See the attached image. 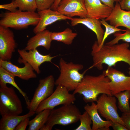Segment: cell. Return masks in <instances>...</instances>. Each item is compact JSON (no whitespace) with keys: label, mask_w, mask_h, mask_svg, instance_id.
I'll return each mask as SVG.
<instances>
[{"label":"cell","mask_w":130,"mask_h":130,"mask_svg":"<svg viewBox=\"0 0 130 130\" xmlns=\"http://www.w3.org/2000/svg\"><path fill=\"white\" fill-rule=\"evenodd\" d=\"M35 112L29 111L22 116L11 115L2 116L0 120V130H14L19 124L25 118L30 117Z\"/></svg>","instance_id":"44dd1931"},{"label":"cell","mask_w":130,"mask_h":130,"mask_svg":"<svg viewBox=\"0 0 130 130\" xmlns=\"http://www.w3.org/2000/svg\"><path fill=\"white\" fill-rule=\"evenodd\" d=\"M81 114L73 104L63 105L51 110L46 123L40 130H51L57 124L66 126L75 123L79 120Z\"/></svg>","instance_id":"3957f363"},{"label":"cell","mask_w":130,"mask_h":130,"mask_svg":"<svg viewBox=\"0 0 130 130\" xmlns=\"http://www.w3.org/2000/svg\"><path fill=\"white\" fill-rule=\"evenodd\" d=\"M71 25L75 26L78 24L84 25L95 33L98 46L103 39L104 31L102 28L100 20L87 17L84 18H72L71 20Z\"/></svg>","instance_id":"ac0fdd59"},{"label":"cell","mask_w":130,"mask_h":130,"mask_svg":"<svg viewBox=\"0 0 130 130\" xmlns=\"http://www.w3.org/2000/svg\"><path fill=\"white\" fill-rule=\"evenodd\" d=\"M80 124L75 130H92L91 125L92 121L89 114L86 111L79 117Z\"/></svg>","instance_id":"f1b7e54d"},{"label":"cell","mask_w":130,"mask_h":130,"mask_svg":"<svg viewBox=\"0 0 130 130\" xmlns=\"http://www.w3.org/2000/svg\"><path fill=\"white\" fill-rule=\"evenodd\" d=\"M56 11L70 17L75 16L81 18L87 17L84 0H61Z\"/></svg>","instance_id":"7c38bea8"},{"label":"cell","mask_w":130,"mask_h":130,"mask_svg":"<svg viewBox=\"0 0 130 130\" xmlns=\"http://www.w3.org/2000/svg\"><path fill=\"white\" fill-rule=\"evenodd\" d=\"M110 80L103 72L97 76H84L73 94L83 96V99L86 103L96 101L100 94L112 96L109 83Z\"/></svg>","instance_id":"7a4b0ae2"},{"label":"cell","mask_w":130,"mask_h":130,"mask_svg":"<svg viewBox=\"0 0 130 130\" xmlns=\"http://www.w3.org/2000/svg\"><path fill=\"white\" fill-rule=\"evenodd\" d=\"M105 20L116 27L123 26L130 30V10L122 9L119 2L116 3L111 13Z\"/></svg>","instance_id":"e0dca14e"},{"label":"cell","mask_w":130,"mask_h":130,"mask_svg":"<svg viewBox=\"0 0 130 130\" xmlns=\"http://www.w3.org/2000/svg\"><path fill=\"white\" fill-rule=\"evenodd\" d=\"M75 95L70 93L69 91L65 87L57 85L52 93L40 104L35 113L38 114L46 109L52 110L60 105L73 104L76 100Z\"/></svg>","instance_id":"52a82bcc"},{"label":"cell","mask_w":130,"mask_h":130,"mask_svg":"<svg viewBox=\"0 0 130 130\" xmlns=\"http://www.w3.org/2000/svg\"><path fill=\"white\" fill-rule=\"evenodd\" d=\"M55 82L54 77L52 75L39 80V84L32 98L27 106L29 111L35 112L40 104L52 93Z\"/></svg>","instance_id":"9c48e42d"},{"label":"cell","mask_w":130,"mask_h":130,"mask_svg":"<svg viewBox=\"0 0 130 130\" xmlns=\"http://www.w3.org/2000/svg\"><path fill=\"white\" fill-rule=\"evenodd\" d=\"M29 117L26 118L21 121L17 126L15 130H25L29 125Z\"/></svg>","instance_id":"1f68e13d"},{"label":"cell","mask_w":130,"mask_h":130,"mask_svg":"<svg viewBox=\"0 0 130 130\" xmlns=\"http://www.w3.org/2000/svg\"><path fill=\"white\" fill-rule=\"evenodd\" d=\"M51 110L46 109L38 113L34 118L30 120L27 130H40L46 123Z\"/></svg>","instance_id":"603a6c76"},{"label":"cell","mask_w":130,"mask_h":130,"mask_svg":"<svg viewBox=\"0 0 130 130\" xmlns=\"http://www.w3.org/2000/svg\"><path fill=\"white\" fill-rule=\"evenodd\" d=\"M100 21L102 25H103L105 27V30L102 42L98 46L99 47H101L104 45V43L105 40L107 37L110 35L114 34L115 33L121 31L125 32L126 30L121 29L116 27L115 26L109 24L106 21L105 19L100 20Z\"/></svg>","instance_id":"83f0119b"},{"label":"cell","mask_w":130,"mask_h":130,"mask_svg":"<svg viewBox=\"0 0 130 130\" xmlns=\"http://www.w3.org/2000/svg\"><path fill=\"white\" fill-rule=\"evenodd\" d=\"M11 0L12 1H14L16 0Z\"/></svg>","instance_id":"74e56055"},{"label":"cell","mask_w":130,"mask_h":130,"mask_svg":"<svg viewBox=\"0 0 130 130\" xmlns=\"http://www.w3.org/2000/svg\"><path fill=\"white\" fill-rule=\"evenodd\" d=\"M55 0H35L38 11L50 8Z\"/></svg>","instance_id":"f546056e"},{"label":"cell","mask_w":130,"mask_h":130,"mask_svg":"<svg viewBox=\"0 0 130 130\" xmlns=\"http://www.w3.org/2000/svg\"><path fill=\"white\" fill-rule=\"evenodd\" d=\"M60 73L56 80L55 85L65 87L69 91H74L83 78L85 72H79L83 68L81 64H74L72 62L67 63L61 58L59 61Z\"/></svg>","instance_id":"277c9868"},{"label":"cell","mask_w":130,"mask_h":130,"mask_svg":"<svg viewBox=\"0 0 130 130\" xmlns=\"http://www.w3.org/2000/svg\"><path fill=\"white\" fill-rule=\"evenodd\" d=\"M23 111L21 101L13 88L0 86V114L2 117L19 115Z\"/></svg>","instance_id":"8992f818"},{"label":"cell","mask_w":130,"mask_h":130,"mask_svg":"<svg viewBox=\"0 0 130 130\" xmlns=\"http://www.w3.org/2000/svg\"><path fill=\"white\" fill-rule=\"evenodd\" d=\"M110 79L109 84L112 96L119 92L130 91V76L112 67H108L103 72Z\"/></svg>","instance_id":"30bf717a"},{"label":"cell","mask_w":130,"mask_h":130,"mask_svg":"<svg viewBox=\"0 0 130 130\" xmlns=\"http://www.w3.org/2000/svg\"><path fill=\"white\" fill-rule=\"evenodd\" d=\"M84 109L89 114L92 123V130H101L104 127L110 128L111 127L112 122L110 120H103L100 116L96 104L94 102L90 105L87 104Z\"/></svg>","instance_id":"ffe728a7"},{"label":"cell","mask_w":130,"mask_h":130,"mask_svg":"<svg viewBox=\"0 0 130 130\" xmlns=\"http://www.w3.org/2000/svg\"><path fill=\"white\" fill-rule=\"evenodd\" d=\"M114 96L118 99V108L121 112H126L130 110V91L120 92L115 94Z\"/></svg>","instance_id":"d4e9b609"},{"label":"cell","mask_w":130,"mask_h":130,"mask_svg":"<svg viewBox=\"0 0 130 130\" xmlns=\"http://www.w3.org/2000/svg\"><path fill=\"white\" fill-rule=\"evenodd\" d=\"M0 8L6 9L12 12H14L17 10L14 7L12 1L9 3L0 5Z\"/></svg>","instance_id":"d6a6232c"},{"label":"cell","mask_w":130,"mask_h":130,"mask_svg":"<svg viewBox=\"0 0 130 130\" xmlns=\"http://www.w3.org/2000/svg\"><path fill=\"white\" fill-rule=\"evenodd\" d=\"M120 117L128 130H130V109L128 111L123 112Z\"/></svg>","instance_id":"4dcf8cb0"},{"label":"cell","mask_w":130,"mask_h":130,"mask_svg":"<svg viewBox=\"0 0 130 130\" xmlns=\"http://www.w3.org/2000/svg\"><path fill=\"white\" fill-rule=\"evenodd\" d=\"M16 46L13 32L0 25V59L10 61Z\"/></svg>","instance_id":"8fae6325"},{"label":"cell","mask_w":130,"mask_h":130,"mask_svg":"<svg viewBox=\"0 0 130 130\" xmlns=\"http://www.w3.org/2000/svg\"><path fill=\"white\" fill-rule=\"evenodd\" d=\"M127 42L113 45H104L99 47L97 41L93 44L91 52L93 64L89 68L93 67L99 70L103 68V65L108 67L115 66L118 62H123L129 65L128 73L130 75V49Z\"/></svg>","instance_id":"6da1fadb"},{"label":"cell","mask_w":130,"mask_h":130,"mask_svg":"<svg viewBox=\"0 0 130 130\" xmlns=\"http://www.w3.org/2000/svg\"><path fill=\"white\" fill-rule=\"evenodd\" d=\"M77 34V33L73 32L71 29L67 28L62 32H52L51 36L52 40H55L70 45L72 43Z\"/></svg>","instance_id":"cb8c5ba5"},{"label":"cell","mask_w":130,"mask_h":130,"mask_svg":"<svg viewBox=\"0 0 130 130\" xmlns=\"http://www.w3.org/2000/svg\"><path fill=\"white\" fill-rule=\"evenodd\" d=\"M61 0H55L53 4L51 7L50 9L56 11L58 5Z\"/></svg>","instance_id":"8d00e7d4"},{"label":"cell","mask_w":130,"mask_h":130,"mask_svg":"<svg viewBox=\"0 0 130 130\" xmlns=\"http://www.w3.org/2000/svg\"><path fill=\"white\" fill-rule=\"evenodd\" d=\"M111 127L114 130H128L125 126L118 122H112Z\"/></svg>","instance_id":"e575fe53"},{"label":"cell","mask_w":130,"mask_h":130,"mask_svg":"<svg viewBox=\"0 0 130 130\" xmlns=\"http://www.w3.org/2000/svg\"><path fill=\"white\" fill-rule=\"evenodd\" d=\"M38 13L40 19L33 29V32L35 34L45 30L47 26L57 21L66 19L71 20L72 18L62 15L50 8L39 11Z\"/></svg>","instance_id":"9a60e30c"},{"label":"cell","mask_w":130,"mask_h":130,"mask_svg":"<svg viewBox=\"0 0 130 130\" xmlns=\"http://www.w3.org/2000/svg\"><path fill=\"white\" fill-rule=\"evenodd\" d=\"M87 17L99 20L105 19L111 13L113 8L100 0H84Z\"/></svg>","instance_id":"2e32d148"},{"label":"cell","mask_w":130,"mask_h":130,"mask_svg":"<svg viewBox=\"0 0 130 130\" xmlns=\"http://www.w3.org/2000/svg\"><path fill=\"white\" fill-rule=\"evenodd\" d=\"M52 32L45 29L36 33L28 40L25 49L28 51L33 50L41 46L49 50L52 41L51 36Z\"/></svg>","instance_id":"d6986e66"},{"label":"cell","mask_w":130,"mask_h":130,"mask_svg":"<svg viewBox=\"0 0 130 130\" xmlns=\"http://www.w3.org/2000/svg\"><path fill=\"white\" fill-rule=\"evenodd\" d=\"M16 8L23 11L35 12L37 9L35 0H16L13 1Z\"/></svg>","instance_id":"484cf974"},{"label":"cell","mask_w":130,"mask_h":130,"mask_svg":"<svg viewBox=\"0 0 130 130\" xmlns=\"http://www.w3.org/2000/svg\"><path fill=\"white\" fill-rule=\"evenodd\" d=\"M40 19L38 13L17 9L14 12L4 13L0 20V25L6 27L22 29L31 25L36 26Z\"/></svg>","instance_id":"5b68a950"},{"label":"cell","mask_w":130,"mask_h":130,"mask_svg":"<svg viewBox=\"0 0 130 130\" xmlns=\"http://www.w3.org/2000/svg\"><path fill=\"white\" fill-rule=\"evenodd\" d=\"M20 63L25 65L22 67H20L13 64L9 61L3 60L0 59V66L11 73L15 77L25 80L37 77L36 74L34 72L32 67L27 62L22 60L21 58L18 60Z\"/></svg>","instance_id":"4fadbf2b"},{"label":"cell","mask_w":130,"mask_h":130,"mask_svg":"<svg viewBox=\"0 0 130 130\" xmlns=\"http://www.w3.org/2000/svg\"><path fill=\"white\" fill-rule=\"evenodd\" d=\"M119 3L122 9L126 11L130 10V0H122Z\"/></svg>","instance_id":"836d02e7"},{"label":"cell","mask_w":130,"mask_h":130,"mask_svg":"<svg viewBox=\"0 0 130 130\" xmlns=\"http://www.w3.org/2000/svg\"><path fill=\"white\" fill-rule=\"evenodd\" d=\"M115 38L113 39L106 43L108 45H113L118 44L119 41L122 40L125 42L130 43V30L126 28L125 32L122 33L120 31L114 33Z\"/></svg>","instance_id":"4316f807"},{"label":"cell","mask_w":130,"mask_h":130,"mask_svg":"<svg viewBox=\"0 0 130 130\" xmlns=\"http://www.w3.org/2000/svg\"><path fill=\"white\" fill-rule=\"evenodd\" d=\"M15 76L7 70L0 66V85L4 86L9 84L14 87L22 95L25 100L27 106L30 102L26 94L23 91L16 83L14 78Z\"/></svg>","instance_id":"7402d4cb"},{"label":"cell","mask_w":130,"mask_h":130,"mask_svg":"<svg viewBox=\"0 0 130 130\" xmlns=\"http://www.w3.org/2000/svg\"><path fill=\"white\" fill-rule=\"evenodd\" d=\"M103 4L113 8L114 5V3L119 2L120 0H100Z\"/></svg>","instance_id":"d590c367"},{"label":"cell","mask_w":130,"mask_h":130,"mask_svg":"<svg viewBox=\"0 0 130 130\" xmlns=\"http://www.w3.org/2000/svg\"><path fill=\"white\" fill-rule=\"evenodd\" d=\"M116 101V98L114 96L101 94L96 101L98 111L106 120L118 122L125 126L118 113Z\"/></svg>","instance_id":"ba28073f"},{"label":"cell","mask_w":130,"mask_h":130,"mask_svg":"<svg viewBox=\"0 0 130 130\" xmlns=\"http://www.w3.org/2000/svg\"><path fill=\"white\" fill-rule=\"evenodd\" d=\"M25 49L18 50V52L23 60L29 64L38 74L40 73V65L45 62H51L52 59L55 56H51L50 54L43 55L36 49L27 52Z\"/></svg>","instance_id":"5bb4252c"},{"label":"cell","mask_w":130,"mask_h":130,"mask_svg":"<svg viewBox=\"0 0 130 130\" xmlns=\"http://www.w3.org/2000/svg\"><path fill=\"white\" fill-rule=\"evenodd\" d=\"M122 0H120V1H121Z\"/></svg>","instance_id":"f35d334b"}]
</instances>
